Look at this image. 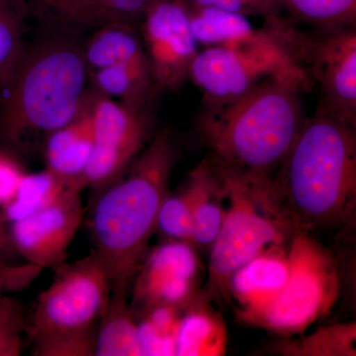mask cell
Listing matches in <instances>:
<instances>
[{
    "label": "cell",
    "mask_w": 356,
    "mask_h": 356,
    "mask_svg": "<svg viewBox=\"0 0 356 356\" xmlns=\"http://www.w3.org/2000/svg\"><path fill=\"white\" fill-rule=\"evenodd\" d=\"M310 86L304 70L292 65L233 102L205 105L196 132L208 156L224 170L275 177L305 123L302 95Z\"/></svg>",
    "instance_id": "1"
},
{
    "label": "cell",
    "mask_w": 356,
    "mask_h": 356,
    "mask_svg": "<svg viewBox=\"0 0 356 356\" xmlns=\"http://www.w3.org/2000/svg\"><path fill=\"white\" fill-rule=\"evenodd\" d=\"M175 163L172 136L161 131L123 175L97 191L89 225L91 252L108 276L111 292L130 294L170 194Z\"/></svg>",
    "instance_id": "2"
},
{
    "label": "cell",
    "mask_w": 356,
    "mask_h": 356,
    "mask_svg": "<svg viewBox=\"0 0 356 356\" xmlns=\"http://www.w3.org/2000/svg\"><path fill=\"white\" fill-rule=\"evenodd\" d=\"M296 229L351 231L356 217V127L316 113L276 175Z\"/></svg>",
    "instance_id": "3"
},
{
    "label": "cell",
    "mask_w": 356,
    "mask_h": 356,
    "mask_svg": "<svg viewBox=\"0 0 356 356\" xmlns=\"http://www.w3.org/2000/svg\"><path fill=\"white\" fill-rule=\"evenodd\" d=\"M83 48L53 39L24 51L0 109V138L17 149H32L92 107Z\"/></svg>",
    "instance_id": "4"
},
{
    "label": "cell",
    "mask_w": 356,
    "mask_h": 356,
    "mask_svg": "<svg viewBox=\"0 0 356 356\" xmlns=\"http://www.w3.org/2000/svg\"><path fill=\"white\" fill-rule=\"evenodd\" d=\"M219 168L226 184L228 207L210 248L206 294L210 299L229 302L232 275L267 248L289 243L296 227L276 175L259 177Z\"/></svg>",
    "instance_id": "5"
},
{
    "label": "cell",
    "mask_w": 356,
    "mask_h": 356,
    "mask_svg": "<svg viewBox=\"0 0 356 356\" xmlns=\"http://www.w3.org/2000/svg\"><path fill=\"white\" fill-rule=\"evenodd\" d=\"M289 276L280 294L261 310L240 318L283 337L300 334L325 317L341 292L336 255L313 234L296 229L289 248Z\"/></svg>",
    "instance_id": "6"
},
{
    "label": "cell",
    "mask_w": 356,
    "mask_h": 356,
    "mask_svg": "<svg viewBox=\"0 0 356 356\" xmlns=\"http://www.w3.org/2000/svg\"><path fill=\"white\" fill-rule=\"evenodd\" d=\"M53 269V283L40 295L34 311L26 318L24 334L30 343L97 327L109 302L108 276L92 252Z\"/></svg>",
    "instance_id": "7"
},
{
    "label": "cell",
    "mask_w": 356,
    "mask_h": 356,
    "mask_svg": "<svg viewBox=\"0 0 356 356\" xmlns=\"http://www.w3.org/2000/svg\"><path fill=\"white\" fill-rule=\"evenodd\" d=\"M315 34L290 26V57L320 86L316 113L356 127V27L318 30Z\"/></svg>",
    "instance_id": "8"
},
{
    "label": "cell",
    "mask_w": 356,
    "mask_h": 356,
    "mask_svg": "<svg viewBox=\"0 0 356 356\" xmlns=\"http://www.w3.org/2000/svg\"><path fill=\"white\" fill-rule=\"evenodd\" d=\"M95 140L81 187L99 191L123 175L154 136L149 111H136L97 93Z\"/></svg>",
    "instance_id": "9"
},
{
    "label": "cell",
    "mask_w": 356,
    "mask_h": 356,
    "mask_svg": "<svg viewBox=\"0 0 356 356\" xmlns=\"http://www.w3.org/2000/svg\"><path fill=\"white\" fill-rule=\"evenodd\" d=\"M201 264L191 243L165 240L153 250L131 287V311L136 320L159 306L184 308L196 294Z\"/></svg>",
    "instance_id": "10"
},
{
    "label": "cell",
    "mask_w": 356,
    "mask_h": 356,
    "mask_svg": "<svg viewBox=\"0 0 356 356\" xmlns=\"http://www.w3.org/2000/svg\"><path fill=\"white\" fill-rule=\"evenodd\" d=\"M142 40L158 90L179 88L199 51L191 10L178 0H156L145 14Z\"/></svg>",
    "instance_id": "11"
},
{
    "label": "cell",
    "mask_w": 356,
    "mask_h": 356,
    "mask_svg": "<svg viewBox=\"0 0 356 356\" xmlns=\"http://www.w3.org/2000/svg\"><path fill=\"white\" fill-rule=\"evenodd\" d=\"M81 192L70 187L49 207L10 222L11 241L28 264L54 268L65 262L83 219Z\"/></svg>",
    "instance_id": "12"
},
{
    "label": "cell",
    "mask_w": 356,
    "mask_h": 356,
    "mask_svg": "<svg viewBox=\"0 0 356 356\" xmlns=\"http://www.w3.org/2000/svg\"><path fill=\"white\" fill-rule=\"evenodd\" d=\"M270 74H273L240 51L214 46L198 51L188 77L203 91L206 105H219L241 97Z\"/></svg>",
    "instance_id": "13"
},
{
    "label": "cell",
    "mask_w": 356,
    "mask_h": 356,
    "mask_svg": "<svg viewBox=\"0 0 356 356\" xmlns=\"http://www.w3.org/2000/svg\"><path fill=\"white\" fill-rule=\"evenodd\" d=\"M289 243L273 245L238 268L229 278V302H236L238 318L264 308L286 284Z\"/></svg>",
    "instance_id": "14"
},
{
    "label": "cell",
    "mask_w": 356,
    "mask_h": 356,
    "mask_svg": "<svg viewBox=\"0 0 356 356\" xmlns=\"http://www.w3.org/2000/svg\"><path fill=\"white\" fill-rule=\"evenodd\" d=\"M193 222V245L211 248L224 218L227 188L219 166L206 156L187 177L182 187Z\"/></svg>",
    "instance_id": "15"
},
{
    "label": "cell",
    "mask_w": 356,
    "mask_h": 356,
    "mask_svg": "<svg viewBox=\"0 0 356 356\" xmlns=\"http://www.w3.org/2000/svg\"><path fill=\"white\" fill-rule=\"evenodd\" d=\"M92 107L76 120L51 133L44 143L47 170L81 191L95 140Z\"/></svg>",
    "instance_id": "16"
},
{
    "label": "cell",
    "mask_w": 356,
    "mask_h": 356,
    "mask_svg": "<svg viewBox=\"0 0 356 356\" xmlns=\"http://www.w3.org/2000/svg\"><path fill=\"white\" fill-rule=\"evenodd\" d=\"M209 300L206 293H197L182 309L175 355L220 356L226 353V324L208 304Z\"/></svg>",
    "instance_id": "17"
},
{
    "label": "cell",
    "mask_w": 356,
    "mask_h": 356,
    "mask_svg": "<svg viewBox=\"0 0 356 356\" xmlns=\"http://www.w3.org/2000/svg\"><path fill=\"white\" fill-rule=\"evenodd\" d=\"M83 54L88 70L108 67L151 70L142 37L124 22L102 26L88 40Z\"/></svg>",
    "instance_id": "18"
},
{
    "label": "cell",
    "mask_w": 356,
    "mask_h": 356,
    "mask_svg": "<svg viewBox=\"0 0 356 356\" xmlns=\"http://www.w3.org/2000/svg\"><path fill=\"white\" fill-rule=\"evenodd\" d=\"M95 355H144L127 295L111 292L98 324Z\"/></svg>",
    "instance_id": "19"
},
{
    "label": "cell",
    "mask_w": 356,
    "mask_h": 356,
    "mask_svg": "<svg viewBox=\"0 0 356 356\" xmlns=\"http://www.w3.org/2000/svg\"><path fill=\"white\" fill-rule=\"evenodd\" d=\"M96 92L112 98L136 111H149L159 92L151 70L108 67L89 70Z\"/></svg>",
    "instance_id": "20"
},
{
    "label": "cell",
    "mask_w": 356,
    "mask_h": 356,
    "mask_svg": "<svg viewBox=\"0 0 356 356\" xmlns=\"http://www.w3.org/2000/svg\"><path fill=\"white\" fill-rule=\"evenodd\" d=\"M72 185L49 170L22 178L11 200L2 207L4 221L13 222L31 216L58 200Z\"/></svg>",
    "instance_id": "21"
},
{
    "label": "cell",
    "mask_w": 356,
    "mask_h": 356,
    "mask_svg": "<svg viewBox=\"0 0 356 356\" xmlns=\"http://www.w3.org/2000/svg\"><path fill=\"white\" fill-rule=\"evenodd\" d=\"M191 11L194 38L206 47L229 46L254 31L247 16L214 6H197Z\"/></svg>",
    "instance_id": "22"
},
{
    "label": "cell",
    "mask_w": 356,
    "mask_h": 356,
    "mask_svg": "<svg viewBox=\"0 0 356 356\" xmlns=\"http://www.w3.org/2000/svg\"><path fill=\"white\" fill-rule=\"evenodd\" d=\"M355 323L321 327L310 336L280 343L275 353L297 356L355 355Z\"/></svg>",
    "instance_id": "23"
},
{
    "label": "cell",
    "mask_w": 356,
    "mask_h": 356,
    "mask_svg": "<svg viewBox=\"0 0 356 356\" xmlns=\"http://www.w3.org/2000/svg\"><path fill=\"white\" fill-rule=\"evenodd\" d=\"M284 11L318 30L356 27V0H281Z\"/></svg>",
    "instance_id": "24"
},
{
    "label": "cell",
    "mask_w": 356,
    "mask_h": 356,
    "mask_svg": "<svg viewBox=\"0 0 356 356\" xmlns=\"http://www.w3.org/2000/svg\"><path fill=\"white\" fill-rule=\"evenodd\" d=\"M182 309L159 306L137 318L144 355H175V341Z\"/></svg>",
    "instance_id": "25"
},
{
    "label": "cell",
    "mask_w": 356,
    "mask_h": 356,
    "mask_svg": "<svg viewBox=\"0 0 356 356\" xmlns=\"http://www.w3.org/2000/svg\"><path fill=\"white\" fill-rule=\"evenodd\" d=\"M19 21L0 2V89L6 90L24 55Z\"/></svg>",
    "instance_id": "26"
},
{
    "label": "cell",
    "mask_w": 356,
    "mask_h": 356,
    "mask_svg": "<svg viewBox=\"0 0 356 356\" xmlns=\"http://www.w3.org/2000/svg\"><path fill=\"white\" fill-rule=\"evenodd\" d=\"M156 231L166 240L180 241L193 245L191 210L182 189L177 194H168L163 200L159 212Z\"/></svg>",
    "instance_id": "27"
},
{
    "label": "cell",
    "mask_w": 356,
    "mask_h": 356,
    "mask_svg": "<svg viewBox=\"0 0 356 356\" xmlns=\"http://www.w3.org/2000/svg\"><path fill=\"white\" fill-rule=\"evenodd\" d=\"M97 327L88 331L67 332L43 337L32 341L35 356H92L95 355Z\"/></svg>",
    "instance_id": "28"
},
{
    "label": "cell",
    "mask_w": 356,
    "mask_h": 356,
    "mask_svg": "<svg viewBox=\"0 0 356 356\" xmlns=\"http://www.w3.org/2000/svg\"><path fill=\"white\" fill-rule=\"evenodd\" d=\"M194 6H214L243 16L271 20L284 13L281 0H191Z\"/></svg>",
    "instance_id": "29"
},
{
    "label": "cell",
    "mask_w": 356,
    "mask_h": 356,
    "mask_svg": "<svg viewBox=\"0 0 356 356\" xmlns=\"http://www.w3.org/2000/svg\"><path fill=\"white\" fill-rule=\"evenodd\" d=\"M65 14L72 22L86 26H103L123 21L98 8L90 0H47Z\"/></svg>",
    "instance_id": "30"
},
{
    "label": "cell",
    "mask_w": 356,
    "mask_h": 356,
    "mask_svg": "<svg viewBox=\"0 0 356 356\" xmlns=\"http://www.w3.org/2000/svg\"><path fill=\"white\" fill-rule=\"evenodd\" d=\"M43 269V267L30 264L11 266L0 262V297L25 289L38 277Z\"/></svg>",
    "instance_id": "31"
},
{
    "label": "cell",
    "mask_w": 356,
    "mask_h": 356,
    "mask_svg": "<svg viewBox=\"0 0 356 356\" xmlns=\"http://www.w3.org/2000/svg\"><path fill=\"white\" fill-rule=\"evenodd\" d=\"M25 325L24 308L20 302L7 295L0 297V339L22 337Z\"/></svg>",
    "instance_id": "32"
},
{
    "label": "cell",
    "mask_w": 356,
    "mask_h": 356,
    "mask_svg": "<svg viewBox=\"0 0 356 356\" xmlns=\"http://www.w3.org/2000/svg\"><path fill=\"white\" fill-rule=\"evenodd\" d=\"M25 175L17 159L0 152V207L11 200Z\"/></svg>",
    "instance_id": "33"
},
{
    "label": "cell",
    "mask_w": 356,
    "mask_h": 356,
    "mask_svg": "<svg viewBox=\"0 0 356 356\" xmlns=\"http://www.w3.org/2000/svg\"><path fill=\"white\" fill-rule=\"evenodd\" d=\"M115 13L125 17L145 15L156 0H106Z\"/></svg>",
    "instance_id": "34"
},
{
    "label": "cell",
    "mask_w": 356,
    "mask_h": 356,
    "mask_svg": "<svg viewBox=\"0 0 356 356\" xmlns=\"http://www.w3.org/2000/svg\"><path fill=\"white\" fill-rule=\"evenodd\" d=\"M22 350V337L0 339V356L20 355Z\"/></svg>",
    "instance_id": "35"
},
{
    "label": "cell",
    "mask_w": 356,
    "mask_h": 356,
    "mask_svg": "<svg viewBox=\"0 0 356 356\" xmlns=\"http://www.w3.org/2000/svg\"><path fill=\"white\" fill-rule=\"evenodd\" d=\"M3 221V218L0 217V243H1L2 240H3L4 236Z\"/></svg>",
    "instance_id": "36"
}]
</instances>
